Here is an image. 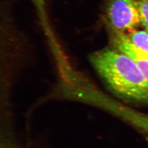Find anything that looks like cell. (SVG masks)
<instances>
[{
	"label": "cell",
	"mask_w": 148,
	"mask_h": 148,
	"mask_svg": "<svg viewBox=\"0 0 148 148\" xmlns=\"http://www.w3.org/2000/svg\"><path fill=\"white\" fill-rule=\"evenodd\" d=\"M90 61L114 94L127 101L148 104V82L131 57L114 48L92 53Z\"/></svg>",
	"instance_id": "obj_1"
},
{
	"label": "cell",
	"mask_w": 148,
	"mask_h": 148,
	"mask_svg": "<svg viewBox=\"0 0 148 148\" xmlns=\"http://www.w3.org/2000/svg\"><path fill=\"white\" fill-rule=\"evenodd\" d=\"M104 18L109 30L129 34L142 25L138 0H106Z\"/></svg>",
	"instance_id": "obj_2"
},
{
	"label": "cell",
	"mask_w": 148,
	"mask_h": 148,
	"mask_svg": "<svg viewBox=\"0 0 148 148\" xmlns=\"http://www.w3.org/2000/svg\"><path fill=\"white\" fill-rule=\"evenodd\" d=\"M111 47L125 53L137 65L148 82V54L133 45L126 34L109 30Z\"/></svg>",
	"instance_id": "obj_3"
},
{
	"label": "cell",
	"mask_w": 148,
	"mask_h": 148,
	"mask_svg": "<svg viewBox=\"0 0 148 148\" xmlns=\"http://www.w3.org/2000/svg\"><path fill=\"white\" fill-rule=\"evenodd\" d=\"M133 45L148 54V31L136 30L126 34Z\"/></svg>",
	"instance_id": "obj_4"
},
{
	"label": "cell",
	"mask_w": 148,
	"mask_h": 148,
	"mask_svg": "<svg viewBox=\"0 0 148 148\" xmlns=\"http://www.w3.org/2000/svg\"><path fill=\"white\" fill-rule=\"evenodd\" d=\"M142 25L148 31V0H138Z\"/></svg>",
	"instance_id": "obj_5"
},
{
	"label": "cell",
	"mask_w": 148,
	"mask_h": 148,
	"mask_svg": "<svg viewBox=\"0 0 148 148\" xmlns=\"http://www.w3.org/2000/svg\"><path fill=\"white\" fill-rule=\"evenodd\" d=\"M144 133L148 137V117L147 119L146 122H145V127L144 129Z\"/></svg>",
	"instance_id": "obj_6"
}]
</instances>
